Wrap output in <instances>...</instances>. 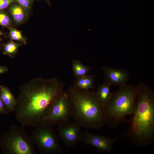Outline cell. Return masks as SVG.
<instances>
[{
  "mask_svg": "<svg viewBox=\"0 0 154 154\" xmlns=\"http://www.w3.org/2000/svg\"><path fill=\"white\" fill-rule=\"evenodd\" d=\"M64 87L63 82L56 77H37L22 85L15 111L17 121L24 126L40 124Z\"/></svg>",
  "mask_w": 154,
  "mask_h": 154,
  "instance_id": "1",
  "label": "cell"
},
{
  "mask_svg": "<svg viewBox=\"0 0 154 154\" xmlns=\"http://www.w3.org/2000/svg\"><path fill=\"white\" fill-rule=\"evenodd\" d=\"M126 135L135 145L149 146L154 141V92L141 82Z\"/></svg>",
  "mask_w": 154,
  "mask_h": 154,
  "instance_id": "2",
  "label": "cell"
},
{
  "mask_svg": "<svg viewBox=\"0 0 154 154\" xmlns=\"http://www.w3.org/2000/svg\"><path fill=\"white\" fill-rule=\"evenodd\" d=\"M72 108V117L86 130L98 129L107 124L104 107L94 92L70 86L67 91Z\"/></svg>",
  "mask_w": 154,
  "mask_h": 154,
  "instance_id": "3",
  "label": "cell"
},
{
  "mask_svg": "<svg viewBox=\"0 0 154 154\" xmlns=\"http://www.w3.org/2000/svg\"><path fill=\"white\" fill-rule=\"evenodd\" d=\"M140 89L139 84H126L112 92L104 110L107 124L112 129L118 128L124 122H128L126 117L134 111Z\"/></svg>",
  "mask_w": 154,
  "mask_h": 154,
  "instance_id": "4",
  "label": "cell"
},
{
  "mask_svg": "<svg viewBox=\"0 0 154 154\" xmlns=\"http://www.w3.org/2000/svg\"><path fill=\"white\" fill-rule=\"evenodd\" d=\"M13 124L0 135V149L3 154H36L31 136L24 129Z\"/></svg>",
  "mask_w": 154,
  "mask_h": 154,
  "instance_id": "5",
  "label": "cell"
},
{
  "mask_svg": "<svg viewBox=\"0 0 154 154\" xmlns=\"http://www.w3.org/2000/svg\"><path fill=\"white\" fill-rule=\"evenodd\" d=\"M31 137L37 149L41 154H62L63 150L52 125L40 124L35 127Z\"/></svg>",
  "mask_w": 154,
  "mask_h": 154,
  "instance_id": "6",
  "label": "cell"
},
{
  "mask_svg": "<svg viewBox=\"0 0 154 154\" xmlns=\"http://www.w3.org/2000/svg\"><path fill=\"white\" fill-rule=\"evenodd\" d=\"M71 102L67 91L63 90L52 102L41 123L58 126L71 121Z\"/></svg>",
  "mask_w": 154,
  "mask_h": 154,
  "instance_id": "7",
  "label": "cell"
},
{
  "mask_svg": "<svg viewBox=\"0 0 154 154\" xmlns=\"http://www.w3.org/2000/svg\"><path fill=\"white\" fill-rule=\"evenodd\" d=\"M126 135L125 133L120 136L112 138L86 131L82 132L80 142L94 147L99 152H105L110 154L113 150L115 142Z\"/></svg>",
  "mask_w": 154,
  "mask_h": 154,
  "instance_id": "8",
  "label": "cell"
},
{
  "mask_svg": "<svg viewBox=\"0 0 154 154\" xmlns=\"http://www.w3.org/2000/svg\"><path fill=\"white\" fill-rule=\"evenodd\" d=\"M82 127L77 122L71 121L58 126L57 135L61 141L67 147L71 148L76 145L79 142L82 132Z\"/></svg>",
  "mask_w": 154,
  "mask_h": 154,
  "instance_id": "9",
  "label": "cell"
},
{
  "mask_svg": "<svg viewBox=\"0 0 154 154\" xmlns=\"http://www.w3.org/2000/svg\"><path fill=\"white\" fill-rule=\"evenodd\" d=\"M102 69L105 82L111 86H123L127 84L130 79V75L127 70L106 66H103Z\"/></svg>",
  "mask_w": 154,
  "mask_h": 154,
  "instance_id": "10",
  "label": "cell"
},
{
  "mask_svg": "<svg viewBox=\"0 0 154 154\" xmlns=\"http://www.w3.org/2000/svg\"><path fill=\"white\" fill-rule=\"evenodd\" d=\"M7 8L13 21L16 25L23 24L28 19L29 15L17 2H14L12 3Z\"/></svg>",
  "mask_w": 154,
  "mask_h": 154,
  "instance_id": "11",
  "label": "cell"
},
{
  "mask_svg": "<svg viewBox=\"0 0 154 154\" xmlns=\"http://www.w3.org/2000/svg\"><path fill=\"white\" fill-rule=\"evenodd\" d=\"M0 97L10 112L15 111L17 99L7 86L0 85Z\"/></svg>",
  "mask_w": 154,
  "mask_h": 154,
  "instance_id": "12",
  "label": "cell"
},
{
  "mask_svg": "<svg viewBox=\"0 0 154 154\" xmlns=\"http://www.w3.org/2000/svg\"><path fill=\"white\" fill-rule=\"evenodd\" d=\"M95 78L94 75L87 74L76 78L74 81L73 86L79 90H90L94 88Z\"/></svg>",
  "mask_w": 154,
  "mask_h": 154,
  "instance_id": "13",
  "label": "cell"
},
{
  "mask_svg": "<svg viewBox=\"0 0 154 154\" xmlns=\"http://www.w3.org/2000/svg\"><path fill=\"white\" fill-rule=\"evenodd\" d=\"M111 86L106 82L99 85L95 94L100 103L104 107L107 104L112 94L111 90Z\"/></svg>",
  "mask_w": 154,
  "mask_h": 154,
  "instance_id": "14",
  "label": "cell"
},
{
  "mask_svg": "<svg viewBox=\"0 0 154 154\" xmlns=\"http://www.w3.org/2000/svg\"><path fill=\"white\" fill-rule=\"evenodd\" d=\"M23 44L20 42L10 40L2 45L3 53L11 58H13L18 53L19 47Z\"/></svg>",
  "mask_w": 154,
  "mask_h": 154,
  "instance_id": "15",
  "label": "cell"
},
{
  "mask_svg": "<svg viewBox=\"0 0 154 154\" xmlns=\"http://www.w3.org/2000/svg\"><path fill=\"white\" fill-rule=\"evenodd\" d=\"M71 66L73 73L76 78H80L88 74L91 68L84 65L78 60L72 61Z\"/></svg>",
  "mask_w": 154,
  "mask_h": 154,
  "instance_id": "16",
  "label": "cell"
},
{
  "mask_svg": "<svg viewBox=\"0 0 154 154\" xmlns=\"http://www.w3.org/2000/svg\"><path fill=\"white\" fill-rule=\"evenodd\" d=\"M7 28L9 30L8 37L11 40H16L21 42L23 44H27V39L23 36L21 31L16 29L13 26L8 27Z\"/></svg>",
  "mask_w": 154,
  "mask_h": 154,
  "instance_id": "17",
  "label": "cell"
},
{
  "mask_svg": "<svg viewBox=\"0 0 154 154\" xmlns=\"http://www.w3.org/2000/svg\"><path fill=\"white\" fill-rule=\"evenodd\" d=\"M13 21L10 14L4 10H0V25L3 27L12 26Z\"/></svg>",
  "mask_w": 154,
  "mask_h": 154,
  "instance_id": "18",
  "label": "cell"
},
{
  "mask_svg": "<svg viewBox=\"0 0 154 154\" xmlns=\"http://www.w3.org/2000/svg\"><path fill=\"white\" fill-rule=\"evenodd\" d=\"M34 0H15L29 15Z\"/></svg>",
  "mask_w": 154,
  "mask_h": 154,
  "instance_id": "19",
  "label": "cell"
},
{
  "mask_svg": "<svg viewBox=\"0 0 154 154\" xmlns=\"http://www.w3.org/2000/svg\"><path fill=\"white\" fill-rule=\"evenodd\" d=\"M15 0H2L0 2V10H4Z\"/></svg>",
  "mask_w": 154,
  "mask_h": 154,
  "instance_id": "20",
  "label": "cell"
},
{
  "mask_svg": "<svg viewBox=\"0 0 154 154\" xmlns=\"http://www.w3.org/2000/svg\"><path fill=\"white\" fill-rule=\"evenodd\" d=\"M10 112L0 97V114H5Z\"/></svg>",
  "mask_w": 154,
  "mask_h": 154,
  "instance_id": "21",
  "label": "cell"
},
{
  "mask_svg": "<svg viewBox=\"0 0 154 154\" xmlns=\"http://www.w3.org/2000/svg\"><path fill=\"white\" fill-rule=\"evenodd\" d=\"M9 71L8 68L5 66L0 65V74L7 73Z\"/></svg>",
  "mask_w": 154,
  "mask_h": 154,
  "instance_id": "22",
  "label": "cell"
},
{
  "mask_svg": "<svg viewBox=\"0 0 154 154\" xmlns=\"http://www.w3.org/2000/svg\"><path fill=\"white\" fill-rule=\"evenodd\" d=\"M4 35L3 33L0 30V41H1V37L2 35Z\"/></svg>",
  "mask_w": 154,
  "mask_h": 154,
  "instance_id": "23",
  "label": "cell"
},
{
  "mask_svg": "<svg viewBox=\"0 0 154 154\" xmlns=\"http://www.w3.org/2000/svg\"><path fill=\"white\" fill-rule=\"evenodd\" d=\"M45 0L47 3L50 6V0Z\"/></svg>",
  "mask_w": 154,
  "mask_h": 154,
  "instance_id": "24",
  "label": "cell"
},
{
  "mask_svg": "<svg viewBox=\"0 0 154 154\" xmlns=\"http://www.w3.org/2000/svg\"><path fill=\"white\" fill-rule=\"evenodd\" d=\"M2 0H0V2Z\"/></svg>",
  "mask_w": 154,
  "mask_h": 154,
  "instance_id": "25",
  "label": "cell"
}]
</instances>
